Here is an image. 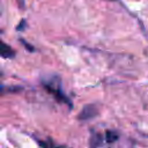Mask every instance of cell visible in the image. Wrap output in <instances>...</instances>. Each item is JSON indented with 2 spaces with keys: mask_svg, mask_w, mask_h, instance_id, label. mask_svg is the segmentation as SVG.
I'll list each match as a JSON object with an SVG mask.
<instances>
[{
  "mask_svg": "<svg viewBox=\"0 0 148 148\" xmlns=\"http://www.w3.org/2000/svg\"><path fill=\"white\" fill-rule=\"evenodd\" d=\"M43 87L56 98V101H58L59 103H64L67 104L69 108H72V102L71 99L65 95V92L61 89V84H60V80L58 76H53L52 79H46L42 81Z\"/></svg>",
  "mask_w": 148,
  "mask_h": 148,
  "instance_id": "cell-1",
  "label": "cell"
},
{
  "mask_svg": "<svg viewBox=\"0 0 148 148\" xmlns=\"http://www.w3.org/2000/svg\"><path fill=\"white\" fill-rule=\"evenodd\" d=\"M98 113H99V108H98L97 104H87L80 111V113L77 116V119L86 121V120L95 118L96 116H98Z\"/></svg>",
  "mask_w": 148,
  "mask_h": 148,
  "instance_id": "cell-2",
  "label": "cell"
},
{
  "mask_svg": "<svg viewBox=\"0 0 148 148\" xmlns=\"http://www.w3.org/2000/svg\"><path fill=\"white\" fill-rule=\"evenodd\" d=\"M0 57L6 59H12L15 57V51L2 40H0Z\"/></svg>",
  "mask_w": 148,
  "mask_h": 148,
  "instance_id": "cell-3",
  "label": "cell"
},
{
  "mask_svg": "<svg viewBox=\"0 0 148 148\" xmlns=\"http://www.w3.org/2000/svg\"><path fill=\"white\" fill-rule=\"evenodd\" d=\"M103 136L101 133L98 132H92L91 133V136H90V146L91 147H98V146H102L103 143Z\"/></svg>",
  "mask_w": 148,
  "mask_h": 148,
  "instance_id": "cell-4",
  "label": "cell"
},
{
  "mask_svg": "<svg viewBox=\"0 0 148 148\" xmlns=\"http://www.w3.org/2000/svg\"><path fill=\"white\" fill-rule=\"evenodd\" d=\"M118 139H119V134H118L116 131L108 130V131L105 132V136H104L105 142H108V143H113V142H116Z\"/></svg>",
  "mask_w": 148,
  "mask_h": 148,
  "instance_id": "cell-5",
  "label": "cell"
},
{
  "mask_svg": "<svg viewBox=\"0 0 148 148\" xmlns=\"http://www.w3.org/2000/svg\"><path fill=\"white\" fill-rule=\"evenodd\" d=\"M20 42H21V43H22V44L24 45V47H25V49H27L28 51H30V52H34V51H35V47H34V46H32L31 44L27 43V42H25L24 39H20Z\"/></svg>",
  "mask_w": 148,
  "mask_h": 148,
  "instance_id": "cell-6",
  "label": "cell"
},
{
  "mask_svg": "<svg viewBox=\"0 0 148 148\" xmlns=\"http://www.w3.org/2000/svg\"><path fill=\"white\" fill-rule=\"evenodd\" d=\"M25 25H27V22H25V20H21V22H20V24L17 25V30L18 31H23L24 30V28H25Z\"/></svg>",
  "mask_w": 148,
  "mask_h": 148,
  "instance_id": "cell-7",
  "label": "cell"
},
{
  "mask_svg": "<svg viewBox=\"0 0 148 148\" xmlns=\"http://www.w3.org/2000/svg\"><path fill=\"white\" fill-rule=\"evenodd\" d=\"M5 90H10V89H9V88H5L3 86H1V84H0V94H3V92H5Z\"/></svg>",
  "mask_w": 148,
  "mask_h": 148,
  "instance_id": "cell-8",
  "label": "cell"
},
{
  "mask_svg": "<svg viewBox=\"0 0 148 148\" xmlns=\"http://www.w3.org/2000/svg\"><path fill=\"white\" fill-rule=\"evenodd\" d=\"M108 1H117V0H108Z\"/></svg>",
  "mask_w": 148,
  "mask_h": 148,
  "instance_id": "cell-9",
  "label": "cell"
}]
</instances>
